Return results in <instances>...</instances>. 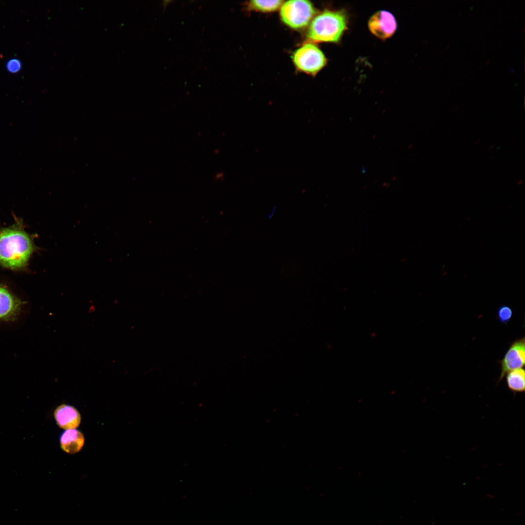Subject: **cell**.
<instances>
[{
	"mask_svg": "<svg viewBox=\"0 0 525 525\" xmlns=\"http://www.w3.org/2000/svg\"><path fill=\"white\" fill-rule=\"evenodd\" d=\"M282 0H251L248 2V8L262 12L275 11L281 7Z\"/></svg>",
	"mask_w": 525,
	"mask_h": 525,
	"instance_id": "11",
	"label": "cell"
},
{
	"mask_svg": "<svg viewBox=\"0 0 525 525\" xmlns=\"http://www.w3.org/2000/svg\"><path fill=\"white\" fill-rule=\"evenodd\" d=\"M499 363L500 364L501 372L498 382H500L509 371L524 367L525 364V337L516 339L513 342Z\"/></svg>",
	"mask_w": 525,
	"mask_h": 525,
	"instance_id": "5",
	"label": "cell"
},
{
	"mask_svg": "<svg viewBox=\"0 0 525 525\" xmlns=\"http://www.w3.org/2000/svg\"><path fill=\"white\" fill-rule=\"evenodd\" d=\"M54 418L59 428L64 430L76 429L80 424L81 416L74 406L62 404L54 411Z\"/></svg>",
	"mask_w": 525,
	"mask_h": 525,
	"instance_id": "8",
	"label": "cell"
},
{
	"mask_svg": "<svg viewBox=\"0 0 525 525\" xmlns=\"http://www.w3.org/2000/svg\"><path fill=\"white\" fill-rule=\"evenodd\" d=\"M512 310L508 306H502L497 310V319L503 324H506L508 323L512 318Z\"/></svg>",
	"mask_w": 525,
	"mask_h": 525,
	"instance_id": "12",
	"label": "cell"
},
{
	"mask_svg": "<svg viewBox=\"0 0 525 525\" xmlns=\"http://www.w3.org/2000/svg\"><path fill=\"white\" fill-rule=\"evenodd\" d=\"M33 237L19 219L7 228H0V264L18 270L25 268L36 250Z\"/></svg>",
	"mask_w": 525,
	"mask_h": 525,
	"instance_id": "1",
	"label": "cell"
},
{
	"mask_svg": "<svg viewBox=\"0 0 525 525\" xmlns=\"http://www.w3.org/2000/svg\"><path fill=\"white\" fill-rule=\"evenodd\" d=\"M347 24L345 11L326 10L313 18L307 36L315 42H337L346 31Z\"/></svg>",
	"mask_w": 525,
	"mask_h": 525,
	"instance_id": "2",
	"label": "cell"
},
{
	"mask_svg": "<svg viewBox=\"0 0 525 525\" xmlns=\"http://www.w3.org/2000/svg\"><path fill=\"white\" fill-rule=\"evenodd\" d=\"M368 26L373 35L380 39H385L394 34L397 29V22L390 12L381 10L370 17Z\"/></svg>",
	"mask_w": 525,
	"mask_h": 525,
	"instance_id": "6",
	"label": "cell"
},
{
	"mask_svg": "<svg viewBox=\"0 0 525 525\" xmlns=\"http://www.w3.org/2000/svg\"><path fill=\"white\" fill-rule=\"evenodd\" d=\"M8 71L11 73H16L20 71L22 68V64L20 60L17 58L11 59L9 60L6 65Z\"/></svg>",
	"mask_w": 525,
	"mask_h": 525,
	"instance_id": "13",
	"label": "cell"
},
{
	"mask_svg": "<svg viewBox=\"0 0 525 525\" xmlns=\"http://www.w3.org/2000/svg\"><path fill=\"white\" fill-rule=\"evenodd\" d=\"M315 10L308 0H293L282 3L280 16L282 21L288 26L295 29L307 26L314 18Z\"/></svg>",
	"mask_w": 525,
	"mask_h": 525,
	"instance_id": "3",
	"label": "cell"
},
{
	"mask_svg": "<svg viewBox=\"0 0 525 525\" xmlns=\"http://www.w3.org/2000/svg\"><path fill=\"white\" fill-rule=\"evenodd\" d=\"M292 60L298 70L311 75L318 73L327 62L322 52L313 43H305L296 50Z\"/></svg>",
	"mask_w": 525,
	"mask_h": 525,
	"instance_id": "4",
	"label": "cell"
},
{
	"mask_svg": "<svg viewBox=\"0 0 525 525\" xmlns=\"http://www.w3.org/2000/svg\"><path fill=\"white\" fill-rule=\"evenodd\" d=\"M23 302L8 288L0 284V321H12L19 315Z\"/></svg>",
	"mask_w": 525,
	"mask_h": 525,
	"instance_id": "7",
	"label": "cell"
},
{
	"mask_svg": "<svg viewBox=\"0 0 525 525\" xmlns=\"http://www.w3.org/2000/svg\"><path fill=\"white\" fill-rule=\"evenodd\" d=\"M60 445L62 450L70 454H76L82 449L85 443V438L79 430H66L60 437Z\"/></svg>",
	"mask_w": 525,
	"mask_h": 525,
	"instance_id": "9",
	"label": "cell"
},
{
	"mask_svg": "<svg viewBox=\"0 0 525 525\" xmlns=\"http://www.w3.org/2000/svg\"><path fill=\"white\" fill-rule=\"evenodd\" d=\"M506 376L507 385L510 391L514 393L525 391V371L523 368L509 371Z\"/></svg>",
	"mask_w": 525,
	"mask_h": 525,
	"instance_id": "10",
	"label": "cell"
}]
</instances>
